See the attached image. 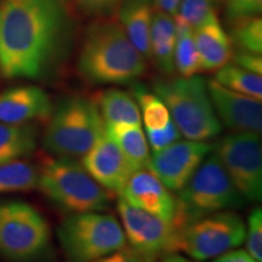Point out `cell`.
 Masks as SVG:
<instances>
[{"mask_svg": "<svg viewBox=\"0 0 262 262\" xmlns=\"http://www.w3.org/2000/svg\"><path fill=\"white\" fill-rule=\"evenodd\" d=\"M71 32L61 0H0V74L40 78Z\"/></svg>", "mask_w": 262, "mask_h": 262, "instance_id": "6da1fadb", "label": "cell"}, {"mask_svg": "<svg viewBox=\"0 0 262 262\" xmlns=\"http://www.w3.org/2000/svg\"><path fill=\"white\" fill-rule=\"evenodd\" d=\"M78 70L94 85H127L147 72V60L129 40L119 22L96 18L84 34Z\"/></svg>", "mask_w": 262, "mask_h": 262, "instance_id": "7a4b0ae2", "label": "cell"}, {"mask_svg": "<svg viewBox=\"0 0 262 262\" xmlns=\"http://www.w3.org/2000/svg\"><path fill=\"white\" fill-rule=\"evenodd\" d=\"M153 93L165 103L172 122L187 140L206 141L221 133L208 85L199 75L159 79L153 84Z\"/></svg>", "mask_w": 262, "mask_h": 262, "instance_id": "3957f363", "label": "cell"}, {"mask_svg": "<svg viewBox=\"0 0 262 262\" xmlns=\"http://www.w3.org/2000/svg\"><path fill=\"white\" fill-rule=\"evenodd\" d=\"M38 188L68 214L104 211L112 193L100 186L74 158L49 159L39 171Z\"/></svg>", "mask_w": 262, "mask_h": 262, "instance_id": "277c9868", "label": "cell"}, {"mask_svg": "<svg viewBox=\"0 0 262 262\" xmlns=\"http://www.w3.org/2000/svg\"><path fill=\"white\" fill-rule=\"evenodd\" d=\"M49 119L42 145L56 157H83L103 133L104 124L96 101L81 95L66 97Z\"/></svg>", "mask_w": 262, "mask_h": 262, "instance_id": "5b68a950", "label": "cell"}, {"mask_svg": "<svg viewBox=\"0 0 262 262\" xmlns=\"http://www.w3.org/2000/svg\"><path fill=\"white\" fill-rule=\"evenodd\" d=\"M176 199L178 214L173 226L179 229L203 216L243 208L247 202L215 155L204 159Z\"/></svg>", "mask_w": 262, "mask_h": 262, "instance_id": "8992f818", "label": "cell"}, {"mask_svg": "<svg viewBox=\"0 0 262 262\" xmlns=\"http://www.w3.org/2000/svg\"><path fill=\"white\" fill-rule=\"evenodd\" d=\"M67 262H93L126 245L122 225L103 211L71 214L57 229Z\"/></svg>", "mask_w": 262, "mask_h": 262, "instance_id": "52a82bcc", "label": "cell"}, {"mask_svg": "<svg viewBox=\"0 0 262 262\" xmlns=\"http://www.w3.org/2000/svg\"><path fill=\"white\" fill-rule=\"evenodd\" d=\"M51 241L50 225L38 209L22 201L0 202V255L15 262L40 257Z\"/></svg>", "mask_w": 262, "mask_h": 262, "instance_id": "ba28073f", "label": "cell"}, {"mask_svg": "<svg viewBox=\"0 0 262 262\" xmlns=\"http://www.w3.org/2000/svg\"><path fill=\"white\" fill-rule=\"evenodd\" d=\"M245 229L241 216L232 210L203 216L180 229L178 251L195 261L212 260L241 247Z\"/></svg>", "mask_w": 262, "mask_h": 262, "instance_id": "9c48e42d", "label": "cell"}, {"mask_svg": "<svg viewBox=\"0 0 262 262\" xmlns=\"http://www.w3.org/2000/svg\"><path fill=\"white\" fill-rule=\"evenodd\" d=\"M215 156L245 201L262 199V147L260 133L235 131L214 146Z\"/></svg>", "mask_w": 262, "mask_h": 262, "instance_id": "30bf717a", "label": "cell"}, {"mask_svg": "<svg viewBox=\"0 0 262 262\" xmlns=\"http://www.w3.org/2000/svg\"><path fill=\"white\" fill-rule=\"evenodd\" d=\"M117 209L131 248L157 258L178 253L180 229L172 224L129 204L122 196L117 203Z\"/></svg>", "mask_w": 262, "mask_h": 262, "instance_id": "8fae6325", "label": "cell"}, {"mask_svg": "<svg viewBox=\"0 0 262 262\" xmlns=\"http://www.w3.org/2000/svg\"><path fill=\"white\" fill-rule=\"evenodd\" d=\"M212 150L214 145L205 141L179 140L153 152L148 168L170 191L179 192Z\"/></svg>", "mask_w": 262, "mask_h": 262, "instance_id": "7c38bea8", "label": "cell"}, {"mask_svg": "<svg viewBox=\"0 0 262 262\" xmlns=\"http://www.w3.org/2000/svg\"><path fill=\"white\" fill-rule=\"evenodd\" d=\"M120 196L129 204L173 225L178 214V199L149 168L131 173Z\"/></svg>", "mask_w": 262, "mask_h": 262, "instance_id": "4fadbf2b", "label": "cell"}, {"mask_svg": "<svg viewBox=\"0 0 262 262\" xmlns=\"http://www.w3.org/2000/svg\"><path fill=\"white\" fill-rule=\"evenodd\" d=\"M206 85L219 120L234 131L261 133V100L229 90L214 79L206 81Z\"/></svg>", "mask_w": 262, "mask_h": 262, "instance_id": "5bb4252c", "label": "cell"}, {"mask_svg": "<svg viewBox=\"0 0 262 262\" xmlns=\"http://www.w3.org/2000/svg\"><path fill=\"white\" fill-rule=\"evenodd\" d=\"M81 158V165L88 173L111 193L120 194L134 172L116 143L104 135V131Z\"/></svg>", "mask_w": 262, "mask_h": 262, "instance_id": "9a60e30c", "label": "cell"}, {"mask_svg": "<svg viewBox=\"0 0 262 262\" xmlns=\"http://www.w3.org/2000/svg\"><path fill=\"white\" fill-rule=\"evenodd\" d=\"M52 111L49 95L35 85L15 86L0 93V122L3 123L19 125L49 119Z\"/></svg>", "mask_w": 262, "mask_h": 262, "instance_id": "2e32d148", "label": "cell"}, {"mask_svg": "<svg viewBox=\"0 0 262 262\" xmlns=\"http://www.w3.org/2000/svg\"><path fill=\"white\" fill-rule=\"evenodd\" d=\"M194 41L201 71L212 72L227 64L233 54V45L217 16L194 29Z\"/></svg>", "mask_w": 262, "mask_h": 262, "instance_id": "e0dca14e", "label": "cell"}, {"mask_svg": "<svg viewBox=\"0 0 262 262\" xmlns=\"http://www.w3.org/2000/svg\"><path fill=\"white\" fill-rule=\"evenodd\" d=\"M150 2L152 0H123L117 11L119 25L147 61L150 60L149 39L153 17Z\"/></svg>", "mask_w": 262, "mask_h": 262, "instance_id": "ac0fdd59", "label": "cell"}, {"mask_svg": "<svg viewBox=\"0 0 262 262\" xmlns=\"http://www.w3.org/2000/svg\"><path fill=\"white\" fill-rule=\"evenodd\" d=\"M104 135L116 143L133 171L149 165V147L142 125L133 124H104Z\"/></svg>", "mask_w": 262, "mask_h": 262, "instance_id": "d6986e66", "label": "cell"}, {"mask_svg": "<svg viewBox=\"0 0 262 262\" xmlns=\"http://www.w3.org/2000/svg\"><path fill=\"white\" fill-rule=\"evenodd\" d=\"M176 42L175 18L165 12L153 11L152 26H150V60L157 68L166 75L175 72L173 51Z\"/></svg>", "mask_w": 262, "mask_h": 262, "instance_id": "ffe728a7", "label": "cell"}, {"mask_svg": "<svg viewBox=\"0 0 262 262\" xmlns=\"http://www.w3.org/2000/svg\"><path fill=\"white\" fill-rule=\"evenodd\" d=\"M95 101L103 124H142L137 102L126 91L116 88L107 89L98 94Z\"/></svg>", "mask_w": 262, "mask_h": 262, "instance_id": "44dd1931", "label": "cell"}, {"mask_svg": "<svg viewBox=\"0 0 262 262\" xmlns=\"http://www.w3.org/2000/svg\"><path fill=\"white\" fill-rule=\"evenodd\" d=\"M38 143V130L32 124L0 122V163L19 160L32 156Z\"/></svg>", "mask_w": 262, "mask_h": 262, "instance_id": "7402d4cb", "label": "cell"}, {"mask_svg": "<svg viewBox=\"0 0 262 262\" xmlns=\"http://www.w3.org/2000/svg\"><path fill=\"white\" fill-rule=\"evenodd\" d=\"M175 18V17H173ZM176 42L173 64L180 77H192L201 72V60L194 41V31L182 21L175 18Z\"/></svg>", "mask_w": 262, "mask_h": 262, "instance_id": "603a6c76", "label": "cell"}, {"mask_svg": "<svg viewBox=\"0 0 262 262\" xmlns=\"http://www.w3.org/2000/svg\"><path fill=\"white\" fill-rule=\"evenodd\" d=\"M39 170L26 160L0 163V194L38 188Z\"/></svg>", "mask_w": 262, "mask_h": 262, "instance_id": "cb8c5ba5", "label": "cell"}, {"mask_svg": "<svg viewBox=\"0 0 262 262\" xmlns=\"http://www.w3.org/2000/svg\"><path fill=\"white\" fill-rule=\"evenodd\" d=\"M215 81L235 93L248 96L262 98V78L261 75L251 73L234 63L225 64L216 71Z\"/></svg>", "mask_w": 262, "mask_h": 262, "instance_id": "d4e9b609", "label": "cell"}, {"mask_svg": "<svg viewBox=\"0 0 262 262\" xmlns=\"http://www.w3.org/2000/svg\"><path fill=\"white\" fill-rule=\"evenodd\" d=\"M133 95L140 108L141 119L145 123L146 129H162L171 120L168 107L153 90H148L142 84H135L133 86Z\"/></svg>", "mask_w": 262, "mask_h": 262, "instance_id": "484cf974", "label": "cell"}, {"mask_svg": "<svg viewBox=\"0 0 262 262\" xmlns=\"http://www.w3.org/2000/svg\"><path fill=\"white\" fill-rule=\"evenodd\" d=\"M229 26V39L237 50L262 54V19L260 16L235 21Z\"/></svg>", "mask_w": 262, "mask_h": 262, "instance_id": "4316f807", "label": "cell"}, {"mask_svg": "<svg viewBox=\"0 0 262 262\" xmlns=\"http://www.w3.org/2000/svg\"><path fill=\"white\" fill-rule=\"evenodd\" d=\"M222 0H181L175 18L182 21L193 31L217 16Z\"/></svg>", "mask_w": 262, "mask_h": 262, "instance_id": "83f0119b", "label": "cell"}, {"mask_svg": "<svg viewBox=\"0 0 262 262\" xmlns=\"http://www.w3.org/2000/svg\"><path fill=\"white\" fill-rule=\"evenodd\" d=\"M224 15L227 25L244 18L260 16L262 0H222Z\"/></svg>", "mask_w": 262, "mask_h": 262, "instance_id": "f1b7e54d", "label": "cell"}, {"mask_svg": "<svg viewBox=\"0 0 262 262\" xmlns=\"http://www.w3.org/2000/svg\"><path fill=\"white\" fill-rule=\"evenodd\" d=\"M247 251L254 260L262 262V209L255 208L248 219V228L245 229Z\"/></svg>", "mask_w": 262, "mask_h": 262, "instance_id": "f546056e", "label": "cell"}, {"mask_svg": "<svg viewBox=\"0 0 262 262\" xmlns=\"http://www.w3.org/2000/svg\"><path fill=\"white\" fill-rule=\"evenodd\" d=\"M123 0H75L81 14L88 17L107 18L117 14Z\"/></svg>", "mask_w": 262, "mask_h": 262, "instance_id": "4dcf8cb0", "label": "cell"}, {"mask_svg": "<svg viewBox=\"0 0 262 262\" xmlns=\"http://www.w3.org/2000/svg\"><path fill=\"white\" fill-rule=\"evenodd\" d=\"M181 136L179 127L172 122V119L162 129H146L147 142L152 147L153 152H158L170 146L181 139Z\"/></svg>", "mask_w": 262, "mask_h": 262, "instance_id": "1f68e13d", "label": "cell"}, {"mask_svg": "<svg viewBox=\"0 0 262 262\" xmlns=\"http://www.w3.org/2000/svg\"><path fill=\"white\" fill-rule=\"evenodd\" d=\"M93 262H157V257L140 253L134 248L125 245L119 250L113 251Z\"/></svg>", "mask_w": 262, "mask_h": 262, "instance_id": "d6a6232c", "label": "cell"}, {"mask_svg": "<svg viewBox=\"0 0 262 262\" xmlns=\"http://www.w3.org/2000/svg\"><path fill=\"white\" fill-rule=\"evenodd\" d=\"M232 61L234 64L239 66V67L244 68L251 73L262 74V57L261 55L253 54V52L235 50L232 54Z\"/></svg>", "mask_w": 262, "mask_h": 262, "instance_id": "836d02e7", "label": "cell"}, {"mask_svg": "<svg viewBox=\"0 0 262 262\" xmlns=\"http://www.w3.org/2000/svg\"><path fill=\"white\" fill-rule=\"evenodd\" d=\"M210 262H257L254 260L250 255L248 254L247 250H238V249H233L229 250L227 253L222 254L221 256L212 258Z\"/></svg>", "mask_w": 262, "mask_h": 262, "instance_id": "e575fe53", "label": "cell"}, {"mask_svg": "<svg viewBox=\"0 0 262 262\" xmlns=\"http://www.w3.org/2000/svg\"><path fill=\"white\" fill-rule=\"evenodd\" d=\"M180 3H181V0H153L155 10L165 12L172 17H175L178 14Z\"/></svg>", "mask_w": 262, "mask_h": 262, "instance_id": "d590c367", "label": "cell"}, {"mask_svg": "<svg viewBox=\"0 0 262 262\" xmlns=\"http://www.w3.org/2000/svg\"><path fill=\"white\" fill-rule=\"evenodd\" d=\"M160 262H193V261H191L187 257L182 256V255H179L178 253H171L168 255H164Z\"/></svg>", "mask_w": 262, "mask_h": 262, "instance_id": "8d00e7d4", "label": "cell"}]
</instances>
